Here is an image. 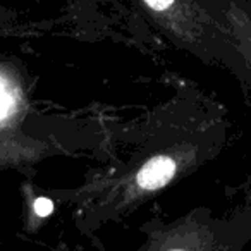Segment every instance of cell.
Returning <instances> with one entry per match:
<instances>
[{
    "label": "cell",
    "mask_w": 251,
    "mask_h": 251,
    "mask_svg": "<svg viewBox=\"0 0 251 251\" xmlns=\"http://www.w3.org/2000/svg\"><path fill=\"white\" fill-rule=\"evenodd\" d=\"M222 143V129L208 127H171L150 141L131 164L110 181L103 182L95 196L86 222H105L129 212L165 186L195 171Z\"/></svg>",
    "instance_id": "1"
},
{
    "label": "cell",
    "mask_w": 251,
    "mask_h": 251,
    "mask_svg": "<svg viewBox=\"0 0 251 251\" xmlns=\"http://www.w3.org/2000/svg\"><path fill=\"white\" fill-rule=\"evenodd\" d=\"M138 4L174 45L205 62L222 64L251 86L243 55L198 0H138Z\"/></svg>",
    "instance_id": "2"
},
{
    "label": "cell",
    "mask_w": 251,
    "mask_h": 251,
    "mask_svg": "<svg viewBox=\"0 0 251 251\" xmlns=\"http://www.w3.org/2000/svg\"><path fill=\"white\" fill-rule=\"evenodd\" d=\"M243 55L251 74V7L244 0H198Z\"/></svg>",
    "instance_id": "3"
},
{
    "label": "cell",
    "mask_w": 251,
    "mask_h": 251,
    "mask_svg": "<svg viewBox=\"0 0 251 251\" xmlns=\"http://www.w3.org/2000/svg\"><path fill=\"white\" fill-rule=\"evenodd\" d=\"M45 153L42 143L26 138H16L11 134L0 136V169L38 160Z\"/></svg>",
    "instance_id": "4"
},
{
    "label": "cell",
    "mask_w": 251,
    "mask_h": 251,
    "mask_svg": "<svg viewBox=\"0 0 251 251\" xmlns=\"http://www.w3.org/2000/svg\"><path fill=\"white\" fill-rule=\"evenodd\" d=\"M18 90L0 74V124L11 122L18 112Z\"/></svg>",
    "instance_id": "5"
},
{
    "label": "cell",
    "mask_w": 251,
    "mask_h": 251,
    "mask_svg": "<svg viewBox=\"0 0 251 251\" xmlns=\"http://www.w3.org/2000/svg\"><path fill=\"white\" fill-rule=\"evenodd\" d=\"M52 210H53L52 201H50L49 198H43V196L36 198L35 203H33V213H35L38 219H43V217H47L50 212H52Z\"/></svg>",
    "instance_id": "6"
},
{
    "label": "cell",
    "mask_w": 251,
    "mask_h": 251,
    "mask_svg": "<svg viewBox=\"0 0 251 251\" xmlns=\"http://www.w3.org/2000/svg\"><path fill=\"white\" fill-rule=\"evenodd\" d=\"M0 23H2V9H0Z\"/></svg>",
    "instance_id": "7"
}]
</instances>
